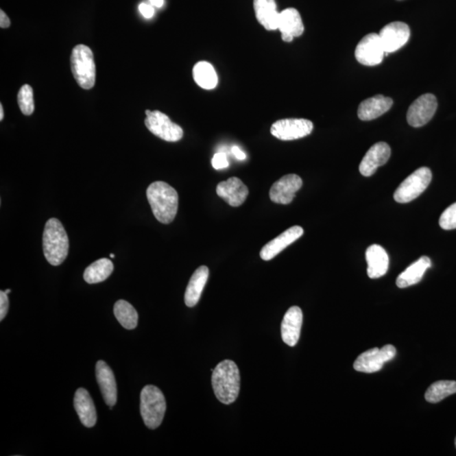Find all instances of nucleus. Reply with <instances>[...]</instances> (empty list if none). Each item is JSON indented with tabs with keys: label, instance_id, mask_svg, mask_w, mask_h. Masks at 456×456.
<instances>
[{
	"label": "nucleus",
	"instance_id": "obj_1",
	"mask_svg": "<svg viewBox=\"0 0 456 456\" xmlns=\"http://www.w3.org/2000/svg\"><path fill=\"white\" fill-rule=\"evenodd\" d=\"M147 196L156 220L169 224L176 217L178 195L175 189L163 181L152 182L147 191Z\"/></svg>",
	"mask_w": 456,
	"mask_h": 456
},
{
	"label": "nucleus",
	"instance_id": "obj_2",
	"mask_svg": "<svg viewBox=\"0 0 456 456\" xmlns=\"http://www.w3.org/2000/svg\"><path fill=\"white\" fill-rule=\"evenodd\" d=\"M211 383L219 401L225 405L235 403L240 392V374L237 364L232 360L222 361L213 370Z\"/></svg>",
	"mask_w": 456,
	"mask_h": 456
},
{
	"label": "nucleus",
	"instance_id": "obj_3",
	"mask_svg": "<svg viewBox=\"0 0 456 456\" xmlns=\"http://www.w3.org/2000/svg\"><path fill=\"white\" fill-rule=\"evenodd\" d=\"M69 239L60 220L51 218L47 221L43 237V254L50 265L58 266L67 258Z\"/></svg>",
	"mask_w": 456,
	"mask_h": 456
},
{
	"label": "nucleus",
	"instance_id": "obj_4",
	"mask_svg": "<svg viewBox=\"0 0 456 456\" xmlns=\"http://www.w3.org/2000/svg\"><path fill=\"white\" fill-rule=\"evenodd\" d=\"M167 410L166 399L154 385L145 386L141 394V414L145 426L156 429L162 424Z\"/></svg>",
	"mask_w": 456,
	"mask_h": 456
},
{
	"label": "nucleus",
	"instance_id": "obj_5",
	"mask_svg": "<svg viewBox=\"0 0 456 456\" xmlns=\"http://www.w3.org/2000/svg\"><path fill=\"white\" fill-rule=\"evenodd\" d=\"M73 75L83 89L93 88L96 82V65L89 47L79 45L74 47L71 57Z\"/></svg>",
	"mask_w": 456,
	"mask_h": 456
},
{
	"label": "nucleus",
	"instance_id": "obj_6",
	"mask_svg": "<svg viewBox=\"0 0 456 456\" xmlns=\"http://www.w3.org/2000/svg\"><path fill=\"white\" fill-rule=\"evenodd\" d=\"M431 180V170L429 167H420L401 182L394 194V199L398 203H409L426 191Z\"/></svg>",
	"mask_w": 456,
	"mask_h": 456
},
{
	"label": "nucleus",
	"instance_id": "obj_7",
	"mask_svg": "<svg viewBox=\"0 0 456 456\" xmlns=\"http://www.w3.org/2000/svg\"><path fill=\"white\" fill-rule=\"evenodd\" d=\"M145 125L156 136L169 142H177L184 136V131L169 116L160 111H145Z\"/></svg>",
	"mask_w": 456,
	"mask_h": 456
},
{
	"label": "nucleus",
	"instance_id": "obj_8",
	"mask_svg": "<svg viewBox=\"0 0 456 456\" xmlns=\"http://www.w3.org/2000/svg\"><path fill=\"white\" fill-rule=\"evenodd\" d=\"M396 355V349L392 345L368 350L357 357L353 364L354 370L361 373H375L381 370L385 363L392 361Z\"/></svg>",
	"mask_w": 456,
	"mask_h": 456
},
{
	"label": "nucleus",
	"instance_id": "obj_9",
	"mask_svg": "<svg viewBox=\"0 0 456 456\" xmlns=\"http://www.w3.org/2000/svg\"><path fill=\"white\" fill-rule=\"evenodd\" d=\"M313 125L305 119H280L273 123L271 133L278 140L287 141L298 140L312 133Z\"/></svg>",
	"mask_w": 456,
	"mask_h": 456
},
{
	"label": "nucleus",
	"instance_id": "obj_10",
	"mask_svg": "<svg viewBox=\"0 0 456 456\" xmlns=\"http://www.w3.org/2000/svg\"><path fill=\"white\" fill-rule=\"evenodd\" d=\"M385 56L384 46L379 35L376 34L363 36L355 50L356 60L366 67H375L381 64Z\"/></svg>",
	"mask_w": 456,
	"mask_h": 456
},
{
	"label": "nucleus",
	"instance_id": "obj_11",
	"mask_svg": "<svg viewBox=\"0 0 456 456\" xmlns=\"http://www.w3.org/2000/svg\"><path fill=\"white\" fill-rule=\"evenodd\" d=\"M437 108V98L427 93L419 97L408 109L407 119L409 125L419 128L427 125L432 119Z\"/></svg>",
	"mask_w": 456,
	"mask_h": 456
},
{
	"label": "nucleus",
	"instance_id": "obj_12",
	"mask_svg": "<svg viewBox=\"0 0 456 456\" xmlns=\"http://www.w3.org/2000/svg\"><path fill=\"white\" fill-rule=\"evenodd\" d=\"M379 35L384 46L385 56H387L407 45L410 38L411 31L406 23L396 21L386 25Z\"/></svg>",
	"mask_w": 456,
	"mask_h": 456
},
{
	"label": "nucleus",
	"instance_id": "obj_13",
	"mask_svg": "<svg viewBox=\"0 0 456 456\" xmlns=\"http://www.w3.org/2000/svg\"><path fill=\"white\" fill-rule=\"evenodd\" d=\"M302 186V180L298 175L287 174L272 185L269 191V198L274 203L288 205L293 202Z\"/></svg>",
	"mask_w": 456,
	"mask_h": 456
},
{
	"label": "nucleus",
	"instance_id": "obj_14",
	"mask_svg": "<svg viewBox=\"0 0 456 456\" xmlns=\"http://www.w3.org/2000/svg\"><path fill=\"white\" fill-rule=\"evenodd\" d=\"M392 155V149L385 142H379L368 149L360 163L359 171L364 177L374 174L379 167L385 165Z\"/></svg>",
	"mask_w": 456,
	"mask_h": 456
},
{
	"label": "nucleus",
	"instance_id": "obj_15",
	"mask_svg": "<svg viewBox=\"0 0 456 456\" xmlns=\"http://www.w3.org/2000/svg\"><path fill=\"white\" fill-rule=\"evenodd\" d=\"M217 194L229 206L239 207L245 202L249 189L239 178L232 177L217 185Z\"/></svg>",
	"mask_w": 456,
	"mask_h": 456
},
{
	"label": "nucleus",
	"instance_id": "obj_16",
	"mask_svg": "<svg viewBox=\"0 0 456 456\" xmlns=\"http://www.w3.org/2000/svg\"><path fill=\"white\" fill-rule=\"evenodd\" d=\"M304 229L299 226H294L286 230L282 235L276 237L266 243L261 251V257L263 261H269L275 258L277 254L286 249L287 247L293 243L295 241L300 239L304 235Z\"/></svg>",
	"mask_w": 456,
	"mask_h": 456
},
{
	"label": "nucleus",
	"instance_id": "obj_17",
	"mask_svg": "<svg viewBox=\"0 0 456 456\" xmlns=\"http://www.w3.org/2000/svg\"><path fill=\"white\" fill-rule=\"evenodd\" d=\"M96 375L105 403L109 407L115 406L118 390H117L114 372L104 361H98L96 365Z\"/></svg>",
	"mask_w": 456,
	"mask_h": 456
},
{
	"label": "nucleus",
	"instance_id": "obj_18",
	"mask_svg": "<svg viewBox=\"0 0 456 456\" xmlns=\"http://www.w3.org/2000/svg\"><path fill=\"white\" fill-rule=\"evenodd\" d=\"M278 30L282 34L283 41L286 43L293 42L294 38L304 34V25L296 9L288 8L280 13Z\"/></svg>",
	"mask_w": 456,
	"mask_h": 456
},
{
	"label": "nucleus",
	"instance_id": "obj_19",
	"mask_svg": "<svg viewBox=\"0 0 456 456\" xmlns=\"http://www.w3.org/2000/svg\"><path fill=\"white\" fill-rule=\"evenodd\" d=\"M302 324V312L297 306L287 310L284 316L282 327V338L287 345L294 346L297 345L300 337Z\"/></svg>",
	"mask_w": 456,
	"mask_h": 456
},
{
	"label": "nucleus",
	"instance_id": "obj_20",
	"mask_svg": "<svg viewBox=\"0 0 456 456\" xmlns=\"http://www.w3.org/2000/svg\"><path fill=\"white\" fill-rule=\"evenodd\" d=\"M393 101L392 98L377 95L373 97L368 98L360 104L357 115L363 121H370L378 119L385 115L392 108Z\"/></svg>",
	"mask_w": 456,
	"mask_h": 456
},
{
	"label": "nucleus",
	"instance_id": "obj_21",
	"mask_svg": "<svg viewBox=\"0 0 456 456\" xmlns=\"http://www.w3.org/2000/svg\"><path fill=\"white\" fill-rule=\"evenodd\" d=\"M368 276L371 279H377L388 272L389 259L387 252L378 244H373L366 251Z\"/></svg>",
	"mask_w": 456,
	"mask_h": 456
},
{
	"label": "nucleus",
	"instance_id": "obj_22",
	"mask_svg": "<svg viewBox=\"0 0 456 456\" xmlns=\"http://www.w3.org/2000/svg\"><path fill=\"white\" fill-rule=\"evenodd\" d=\"M74 407L84 426L86 428H93L96 424L97 419L96 407L86 389L80 388L76 390Z\"/></svg>",
	"mask_w": 456,
	"mask_h": 456
},
{
	"label": "nucleus",
	"instance_id": "obj_23",
	"mask_svg": "<svg viewBox=\"0 0 456 456\" xmlns=\"http://www.w3.org/2000/svg\"><path fill=\"white\" fill-rule=\"evenodd\" d=\"M255 16L266 30H278L280 13L275 0H254Z\"/></svg>",
	"mask_w": 456,
	"mask_h": 456
},
{
	"label": "nucleus",
	"instance_id": "obj_24",
	"mask_svg": "<svg viewBox=\"0 0 456 456\" xmlns=\"http://www.w3.org/2000/svg\"><path fill=\"white\" fill-rule=\"evenodd\" d=\"M208 277H209V269L205 265L200 266L193 274L184 295L185 304L188 307H195L198 304L204 288L206 285Z\"/></svg>",
	"mask_w": 456,
	"mask_h": 456
},
{
	"label": "nucleus",
	"instance_id": "obj_25",
	"mask_svg": "<svg viewBox=\"0 0 456 456\" xmlns=\"http://www.w3.org/2000/svg\"><path fill=\"white\" fill-rule=\"evenodd\" d=\"M431 266L432 262L429 257H421L397 277V287L406 288L420 283L427 269L431 267Z\"/></svg>",
	"mask_w": 456,
	"mask_h": 456
},
{
	"label": "nucleus",
	"instance_id": "obj_26",
	"mask_svg": "<svg viewBox=\"0 0 456 456\" xmlns=\"http://www.w3.org/2000/svg\"><path fill=\"white\" fill-rule=\"evenodd\" d=\"M114 272V264L108 259L103 258L90 265L84 272V280L89 284L104 282Z\"/></svg>",
	"mask_w": 456,
	"mask_h": 456
},
{
	"label": "nucleus",
	"instance_id": "obj_27",
	"mask_svg": "<svg viewBox=\"0 0 456 456\" xmlns=\"http://www.w3.org/2000/svg\"><path fill=\"white\" fill-rule=\"evenodd\" d=\"M193 76L197 85L205 90L216 88L218 77L216 71L206 61L198 62L193 69Z\"/></svg>",
	"mask_w": 456,
	"mask_h": 456
},
{
	"label": "nucleus",
	"instance_id": "obj_28",
	"mask_svg": "<svg viewBox=\"0 0 456 456\" xmlns=\"http://www.w3.org/2000/svg\"><path fill=\"white\" fill-rule=\"evenodd\" d=\"M114 312L116 319L125 329L134 330L137 326L138 313L130 302L119 300L115 305Z\"/></svg>",
	"mask_w": 456,
	"mask_h": 456
},
{
	"label": "nucleus",
	"instance_id": "obj_29",
	"mask_svg": "<svg viewBox=\"0 0 456 456\" xmlns=\"http://www.w3.org/2000/svg\"><path fill=\"white\" fill-rule=\"evenodd\" d=\"M455 393V381H440L429 386L425 393V399L430 403H437Z\"/></svg>",
	"mask_w": 456,
	"mask_h": 456
},
{
	"label": "nucleus",
	"instance_id": "obj_30",
	"mask_svg": "<svg viewBox=\"0 0 456 456\" xmlns=\"http://www.w3.org/2000/svg\"><path fill=\"white\" fill-rule=\"evenodd\" d=\"M18 104L24 115H32L34 112V90L29 85L21 87L18 93Z\"/></svg>",
	"mask_w": 456,
	"mask_h": 456
},
{
	"label": "nucleus",
	"instance_id": "obj_31",
	"mask_svg": "<svg viewBox=\"0 0 456 456\" xmlns=\"http://www.w3.org/2000/svg\"><path fill=\"white\" fill-rule=\"evenodd\" d=\"M440 225L444 230L456 228V203L448 206L441 215Z\"/></svg>",
	"mask_w": 456,
	"mask_h": 456
},
{
	"label": "nucleus",
	"instance_id": "obj_32",
	"mask_svg": "<svg viewBox=\"0 0 456 456\" xmlns=\"http://www.w3.org/2000/svg\"><path fill=\"white\" fill-rule=\"evenodd\" d=\"M211 164H213V167L216 170L227 169L229 166L227 155L224 152L217 153V154L214 155L213 160H211Z\"/></svg>",
	"mask_w": 456,
	"mask_h": 456
},
{
	"label": "nucleus",
	"instance_id": "obj_33",
	"mask_svg": "<svg viewBox=\"0 0 456 456\" xmlns=\"http://www.w3.org/2000/svg\"><path fill=\"white\" fill-rule=\"evenodd\" d=\"M10 302L8 294L5 291H0V320L5 318L7 313L9 311Z\"/></svg>",
	"mask_w": 456,
	"mask_h": 456
},
{
	"label": "nucleus",
	"instance_id": "obj_34",
	"mask_svg": "<svg viewBox=\"0 0 456 456\" xmlns=\"http://www.w3.org/2000/svg\"><path fill=\"white\" fill-rule=\"evenodd\" d=\"M139 10L142 16L145 18H152L153 14H154V9L152 8L151 5H147V3H142L140 6H139Z\"/></svg>",
	"mask_w": 456,
	"mask_h": 456
},
{
	"label": "nucleus",
	"instance_id": "obj_35",
	"mask_svg": "<svg viewBox=\"0 0 456 456\" xmlns=\"http://www.w3.org/2000/svg\"><path fill=\"white\" fill-rule=\"evenodd\" d=\"M232 152L233 156H235L238 160H243L247 158L245 153H244L239 147H236V145L235 147H232Z\"/></svg>",
	"mask_w": 456,
	"mask_h": 456
},
{
	"label": "nucleus",
	"instance_id": "obj_36",
	"mask_svg": "<svg viewBox=\"0 0 456 456\" xmlns=\"http://www.w3.org/2000/svg\"><path fill=\"white\" fill-rule=\"evenodd\" d=\"M10 25V21L7 14L1 10L0 12V27L1 28H8Z\"/></svg>",
	"mask_w": 456,
	"mask_h": 456
},
{
	"label": "nucleus",
	"instance_id": "obj_37",
	"mask_svg": "<svg viewBox=\"0 0 456 456\" xmlns=\"http://www.w3.org/2000/svg\"><path fill=\"white\" fill-rule=\"evenodd\" d=\"M149 2L152 3V5L160 8L163 5L164 0H149Z\"/></svg>",
	"mask_w": 456,
	"mask_h": 456
},
{
	"label": "nucleus",
	"instance_id": "obj_38",
	"mask_svg": "<svg viewBox=\"0 0 456 456\" xmlns=\"http://www.w3.org/2000/svg\"><path fill=\"white\" fill-rule=\"evenodd\" d=\"M3 115H3V105L0 104V120H1V121L3 119Z\"/></svg>",
	"mask_w": 456,
	"mask_h": 456
},
{
	"label": "nucleus",
	"instance_id": "obj_39",
	"mask_svg": "<svg viewBox=\"0 0 456 456\" xmlns=\"http://www.w3.org/2000/svg\"><path fill=\"white\" fill-rule=\"evenodd\" d=\"M10 291H12V290H10V289H7V290L5 291V293L6 294H9V293H10Z\"/></svg>",
	"mask_w": 456,
	"mask_h": 456
},
{
	"label": "nucleus",
	"instance_id": "obj_40",
	"mask_svg": "<svg viewBox=\"0 0 456 456\" xmlns=\"http://www.w3.org/2000/svg\"><path fill=\"white\" fill-rule=\"evenodd\" d=\"M110 257H111L112 259H114V258L115 257V254H110Z\"/></svg>",
	"mask_w": 456,
	"mask_h": 456
},
{
	"label": "nucleus",
	"instance_id": "obj_41",
	"mask_svg": "<svg viewBox=\"0 0 456 456\" xmlns=\"http://www.w3.org/2000/svg\"><path fill=\"white\" fill-rule=\"evenodd\" d=\"M455 447H456V437H455Z\"/></svg>",
	"mask_w": 456,
	"mask_h": 456
}]
</instances>
